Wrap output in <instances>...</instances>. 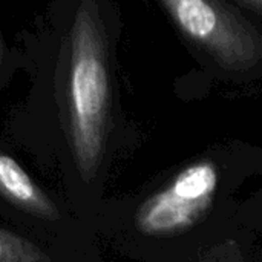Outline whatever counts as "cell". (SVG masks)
I'll return each mask as SVG.
<instances>
[{"mask_svg":"<svg viewBox=\"0 0 262 262\" xmlns=\"http://www.w3.org/2000/svg\"><path fill=\"white\" fill-rule=\"evenodd\" d=\"M68 112L75 166L91 183L106 150L109 117L106 38L92 0H81L71 29Z\"/></svg>","mask_w":262,"mask_h":262,"instance_id":"1","label":"cell"},{"mask_svg":"<svg viewBox=\"0 0 262 262\" xmlns=\"http://www.w3.org/2000/svg\"><path fill=\"white\" fill-rule=\"evenodd\" d=\"M178 29L221 68L246 72L259 64L262 35L229 0H160Z\"/></svg>","mask_w":262,"mask_h":262,"instance_id":"2","label":"cell"},{"mask_svg":"<svg viewBox=\"0 0 262 262\" xmlns=\"http://www.w3.org/2000/svg\"><path fill=\"white\" fill-rule=\"evenodd\" d=\"M216 186L213 163L200 161L186 167L167 187L138 207L137 229L149 236H170L192 229L212 207Z\"/></svg>","mask_w":262,"mask_h":262,"instance_id":"3","label":"cell"},{"mask_svg":"<svg viewBox=\"0 0 262 262\" xmlns=\"http://www.w3.org/2000/svg\"><path fill=\"white\" fill-rule=\"evenodd\" d=\"M0 196L26 212L46 221H55L60 218L57 206L51 198L32 181V178L0 149Z\"/></svg>","mask_w":262,"mask_h":262,"instance_id":"4","label":"cell"},{"mask_svg":"<svg viewBox=\"0 0 262 262\" xmlns=\"http://www.w3.org/2000/svg\"><path fill=\"white\" fill-rule=\"evenodd\" d=\"M49 261L40 247L6 229H0V262Z\"/></svg>","mask_w":262,"mask_h":262,"instance_id":"5","label":"cell"},{"mask_svg":"<svg viewBox=\"0 0 262 262\" xmlns=\"http://www.w3.org/2000/svg\"><path fill=\"white\" fill-rule=\"evenodd\" d=\"M246 6L252 8L256 14H261L262 11V0H241Z\"/></svg>","mask_w":262,"mask_h":262,"instance_id":"6","label":"cell"},{"mask_svg":"<svg viewBox=\"0 0 262 262\" xmlns=\"http://www.w3.org/2000/svg\"><path fill=\"white\" fill-rule=\"evenodd\" d=\"M3 58H5V45H3V38H2V34H0V66L3 63Z\"/></svg>","mask_w":262,"mask_h":262,"instance_id":"7","label":"cell"}]
</instances>
